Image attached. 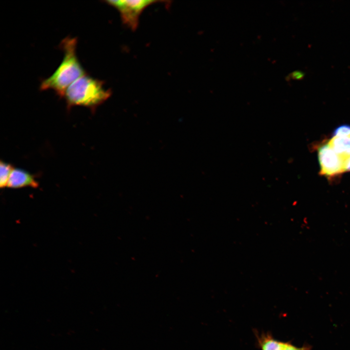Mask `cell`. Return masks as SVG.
<instances>
[{"label": "cell", "mask_w": 350, "mask_h": 350, "mask_svg": "<svg viewBox=\"0 0 350 350\" xmlns=\"http://www.w3.org/2000/svg\"><path fill=\"white\" fill-rule=\"evenodd\" d=\"M327 142L336 153L344 158L350 156V138L332 137Z\"/></svg>", "instance_id": "obj_7"}, {"label": "cell", "mask_w": 350, "mask_h": 350, "mask_svg": "<svg viewBox=\"0 0 350 350\" xmlns=\"http://www.w3.org/2000/svg\"><path fill=\"white\" fill-rule=\"evenodd\" d=\"M14 169L12 165L1 160L0 162V187H7L10 175Z\"/></svg>", "instance_id": "obj_8"}, {"label": "cell", "mask_w": 350, "mask_h": 350, "mask_svg": "<svg viewBox=\"0 0 350 350\" xmlns=\"http://www.w3.org/2000/svg\"><path fill=\"white\" fill-rule=\"evenodd\" d=\"M77 39L68 36L60 42L64 52L62 62L54 72L43 79L40 85L42 91L51 89L60 97L63 98L68 88L80 77L87 73L76 54Z\"/></svg>", "instance_id": "obj_1"}, {"label": "cell", "mask_w": 350, "mask_h": 350, "mask_svg": "<svg viewBox=\"0 0 350 350\" xmlns=\"http://www.w3.org/2000/svg\"><path fill=\"white\" fill-rule=\"evenodd\" d=\"M38 186V182L34 175L20 168L13 169L7 187L18 189L26 187L36 188Z\"/></svg>", "instance_id": "obj_6"}, {"label": "cell", "mask_w": 350, "mask_h": 350, "mask_svg": "<svg viewBox=\"0 0 350 350\" xmlns=\"http://www.w3.org/2000/svg\"><path fill=\"white\" fill-rule=\"evenodd\" d=\"M119 12L123 24L132 30L137 28L140 16L148 6L159 1L149 0H116L105 1Z\"/></svg>", "instance_id": "obj_3"}, {"label": "cell", "mask_w": 350, "mask_h": 350, "mask_svg": "<svg viewBox=\"0 0 350 350\" xmlns=\"http://www.w3.org/2000/svg\"><path fill=\"white\" fill-rule=\"evenodd\" d=\"M344 171L350 172V156L347 158L345 160Z\"/></svg>", "instance_id": "obj_11"}, {"label": "cell", "mask_w": 350, "mask_h": 350, "mask_svg": "<svg viewBox=\"0 0 350 350\" xmlns=\"http://www.w3.org/2000/svg\"><path fill=\"white\" fill-rule=\"evenodd\" d=\"M332 137L350 138V125L342 124L338 126L333 131Z\"/></svg>", "instance_id": "obj_9"}, {"label": "cell", "mask_w": 350, "mask_h": 350, "mask_svg": "<svg viewBox=\"0 0 350 350\" xmlns=\"http://www.w3.org/2000/svg\"><path fill=\"white\" fill-rule=\"evenodd\" d=\"M305 73L303 71L300 70H296L289 73L286 77V79L287 81L290 80H300L303 79Z\"/></svg>", "instance_id": "obj_10"}, {"label": "cell", "mask_w": 350, "mask_h": 350, "mask_svg": "<svg viewBox=\"0 0 350 350\" xmlns=\"http://www.w3.org/2000/svg\"><path fill=\"white\" fill-rule=\"evenodd\" d=\"M317 155L320 175L332 178L345 172V158L336 153L327 141L318 146Z\"/></svg>", "instance_id": "obj_4"}, {"label": "cell", "mask_w": 350, "mask_h": 350, "mask_svg": "<svg viewBox=\"0 0 350 350\" xmlns=\"http://www.w3.org/2000/svg\"><path fill=\"white\" fill-rule=\"evenodd\" d=\"M253 332L256 339V347L260 350H311L309 345L298 347L291 342H284L275 338L271 332H259L257 329Z\"/></svg>", "instance_id": "obj_5"}, {"label": "cell", "mask_w": 350, "mask_h": 350, "mask_svg": "<svg viewBox=\"0 0 350 350\" xmlns=\"http://www.w3.org/2000/svg\"><path fill=\"white\" fill-rule=\"evenodd\" d=\"M104 83L88 74L80 77L66 89L65 98L68 108L81 106L93 111L110 96V90L106 89Z\"/></svg>", "instance_id": "obj_2"}]
</instances>
